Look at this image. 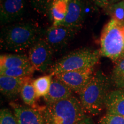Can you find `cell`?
Returning a JSON list of instances; mask_svg holds the SVG:
<instances>
[{
  "label": "cell",
  "instance_id": "obj_1",
  "mask_svg": "<svg viewBox=\"0 0 124 124\" xmlns=\"http://www.w3.org/2000/svg\"><path fill=\"white\" fill-rule=\"evenodd\" d=\"M44 35L42 29L35 23L17 21L3 26L1 29V47L12 52L30 49Z\"/></svg>",
  "mask_w": 124,
  "mask_h": 124
},
{
  "label": "cell",
  "instance_id": "obj_2",
  "mask_svg": "<svg viewBox=\"0 0 124 124\" xmlns=\"http://www.w3.org/2000/svg\"><path fill=\"white\" fill-rule=\"evenodd\" d=\"M80 100L74 96L47 105L42 111L46 124H77L87 118Z\"/></svg>",
  "mask_w": 124,
  "mask_h": 124
},
{
  "label": "cell",
  "instance_id": "obj_3",
  "mask_svg": "<svg viewBox=\"0 0 124 124\" xmlns=\"http://www.w3.org/2000/svg\"><path fill=\"white\" fill-rule=\"evenodd\" d=\"M110 83L108 78L102 71L94 73L89 83L79 94L84 109L93 115L101 111L110 92Z\"/></svg>",
  "mask_w": 124,
  "mask_h": 124
},
{
  "label": "cell",
  "instance_id": "obj_4",
  "mask_svg": "<svg viewBox=\"0 0 124 124\" xmlns=\"http://www.w3.org/2000/svg\"><path fill=\"white\" fill-rule=\"evenodd\" d=\"M100 54L116 62L124 55V23L112 19L105 25L100 37Z\"/></svg>",
  "mask_w": 124,
  "mask_h": 124
},
{
  "label": "cell",
  "instance_id": "obj_5",
  "mask_svg": "<svg viewBox=\"0 0 124 124\" xmlns=\"http://www.w3.org/2000/svg\"><path fill=\"white\" fill-rule=\"evenodd\" d=\"M101 56L100 49L84 48L74 51L56 62L50 69L51 75L94 67Z\"/></svg>",
  "mask_w": 124,
  "mask_h": 124
},
{
  "label": "cell",
  "instance_id": "obj_6",
  "mask_svg": "<svg viewBox=\"0 0 124 124\" xmlns=\"http://www.w3.org/2000/svg\"><path fill=\"white\" fill-rule=\"evenodd\" d=\"M54 51L44 38L40 39L28 52V58L35 70L44 72L51 66Z\"/></svg>",
  "mask_w": 124,
  "mask_h": 124
},
{
  "label": "cell",
  "instance_id": "obj_7",
  "mask_svg": "<svg viewBox=\"0 0 124 124\" xmlns=\"http://www.w3.org/2000/svg\"><path fill=\"white\" fill-rule=\"evenodd\" d=\"M94 74V67L63 72L54 76L72 91L79 93L84 89Z\"/></svg>",
  "mask_w": 124,
  "mask_h": 124
},
{
  "label": "cell",
  "instance_id": "obj_8",
  "mask_svg": "<svg viewBox=\"0 0 124 124\" xmlns=\"http://www.w3.org/2000/svg\"><path fill=\"white\" fill-rule=\"evenodd\" d=\"M78 31L62 25H52L44 32V38L54 51H58L69 44Z\"/></svg>",
  "mask_w": 124,
  "mask_h": 124
},
{
  "label": "cell",
  "instance_id": "obj_9",
  "mask_svg": "<svg viewBox=\"0 0 124 124\" xmlns=\"http://www.w3.org/2000/svg\"><path fill=\"white\" fill-rule=\"evenodd\" d=\"M27 8V0H1V26L17 22L22 19Z\"/></svg>",
  "mask_w": 124,
  "mask_h": 124
},
{
  "label": "cell",
  "instance_id": "obj_10",
  "mask_svg": "<svg viewBox=\"0 0 124 124\" xmlns=\"http://www.w3.org/2000/svg\"><path fill=\"white\" fill-rule=\"evenodd\" d=\"M85 15L86 4L84 0H71L66 17L60 25L79 31L84 22Z\"/></svg>",
  "mask_w": 124,
  "mask_h": 124
},
{
  "label": "cell",
  "instance_id": "obj_11",
  "mask_svg": "<svg viewBox=\"0 0 124 124\" xmlns=\"http://www.w3.org/2000/svg\"><path fill=\"white\" fill-rule=\"evenodd\" d=\"M14 114L18 124H46L42 112L33 108L15 105Z\"/></svg>",
  "mask_w": 124,
  "mask_h": 124
},
{
  "label": "cell",
  "instance_id": "obj_12",
  "mask_svg": "<svg viewBox=\"0 0 124 124\" xmlns=\"http://www.w3.org/2000/svg\"><path fill=\"white\" fill-rule=\"evenodd\" d=\"M30 77L15 78L0 75V90L8 98L16 97L20 94L23 85Z\"/></svg>",
  "mask_w": 124,
  "mask_h": 124
},
{
  "label": "cell",
  "instance_id": "obj_13",
  "mask_svg": "<svg viewBox=\"0 0 124 124\" xmlns=\"http://www.w3.org/2000/svg\"><path fill=\"white\" fill-rule=\"evenodd\" d=\"M73 91L58 79L54 77L48 94L44 97L46 104L49 105L72 97Z\"/></svg>",
  "mask_w": 124,
  "mask_h": 124
},
{
  "label": "cell",
  "instance_id": "obj_14",
  "mask_svg": "<svg viewBox=\"0 0 124 124\" xmlns=\"http://www.w3.org/2000/svg\"><path fill=\"white\" fill-rule=\"evenodd\" d=\"M105 106L107 113L124 117V90L117 89L110 91L107 95Z\"/></svg>",
  "mask_w": 124,
  "mask_h": 124
},
{
  "label": "cell",
  "instance_id": "obj_15",
  "mask_svg": "<svg viewBox=\"0 0 124 124\" xmlns=\"http://www.w3.org/2000/svg\"><path fill=\"white\" fill-rule=\"evenodd\" d=\"M28 56L25 55L6 54L0 56V69L31 66Z\"/></svg>",
  "mask_w": 124,
  "mask_h": 124
},
{
  "label": "cell",
  "instance_id": "obj_16",
  "mask_svg": "<svg viewBox=\"0 0 124 124\" xmlns=\"http://www.w3.org/2000/svg\"><path fill=\"white\" fill-rule=\"evenodd\" d=\"M71 0H57L51 6L49 16L53 21V25H59L64 21Z\"/></svg>",
  "mask_w": 124,
  "mask_h": 124
},
{
  "label": "cell",
  "instance_id": "obj_17",
  "mask_svg": "<svg viewBox=\"0 0 124 124\" xmlns=\"http://www.w3.org/2000/svg\"><path fill=\"white\" fill-rule=\"evenodd\" d=\"M111 80L118 89H124V55L116 62Z\"/></svg>",
  "mask_w": 124,
  "mask_h": 124
},
{
  "label": "cell",
  "instance_id": "obj_18",
  "mask_svg": "<svg viewBox=\"0 0 124 124\" xmlns=\"http://www.w3.org/2000/svg\"><path fill=\"white\" fill-rule=\"evenodd\" d=\"M52 75H44L38 78L33 81L37 98L44 97L48 93L52 82Z\"/></svg>",
  "mask_w": 124,
  "mask_h": 124
},
{
  "label": "cell",
  "instance_id": "obj_19",
  "mask_svg": "<svg viewBox=\"0 0 124 124\" xmlns=\"http://www.w3.org/2000/svg\"><path fill=\"white\" fill-rule=\"evenodd\" d=\"M22 100L26 105L33 106L36 100V94L33 85V81L29 78L23 85L20 93Z\"/></svg>",
  "mask_w": 124,
  "mask_h": 124
},
{
  "label": "cell",
  "instance_id": "obj_20",
  "mask_svg": "<svg viewBox=\"0 0 124 124\" xmlns=\"http://www.w3.org/2000/svg\"><path fill=\"white\" fill-rule=\"evenodd\" d=\"M35 69L32 65L10 69H0V75L15 78H23L30 77L35 72Z\"/></svg>",
  "mask_w": 124,
  "mask_h": 124
},
{
  "label": "cell",
  "instance_id": "obj_21",
  "mask_svg": "<svg viewBox=\"0 0 124 124\" xmlns=\"http://www.w3.org/2000/svg\"><path fill=\"white\" fill-rule=\"evenodd\" d=\"M105 12L112 19L121 23H124V1H120L105 8Z\"/></svg>",
  "mask_w": 124,
  "mask_h": 124
},
{
  "label": "cell",
  "instance_id": "obj_22",
  "mask_svg": "<svg viewBox=\"0 0 124 124\" xmlns=\"http://www.w3.org/2000/svg\"><path fill=\"white\" fill-rule=\"evenodd\" d=\"M32 8L38 13L44 16L49 15L53 0H29Z\"/></svg>",
  "mask_w": 124,
  "mask_h": 124
},
{
  "label": "cell",
  "instance_id": "obj_23",
  "mask_svg": "<svg viewBox=\"0 0 124 124\" xmlns=\"http://www.w3.org/2000/svg\"><path fill=\"white\" fill-rule=\"evenodd\" d=\"M0 124H18L15 114L8 108H3L0 111Z\"/></svg>",
  "mask_w": 124,
  "mask_h": 124
},
{
  "label": "cell",
  "instance_id": "obj_24",
  "mask_svg": "<svg viewBox=\"0 0 124 124\" xmlns=\"http://www.w3.org/2000/svg\"><path fill=\"white\" fill-rule=\"evenodd\" d=\"M100 124H124V117L107 113L101 119Z\"/></svg>",
  "mask_w": 124,
  "mask_h": 124
},
{
  "label": "cell",
  "instance_id": "obj_25",
  "mask_svg": "<svg viewBox=\"0 0 124 124\" xmlns=\"http://www.w3.org/2000/svg\"><path fill=\"white\" fill-rule=\"evenodd\" d=\"M91 1L97 7L105 8L119 2L121 0H91Z\"/></svg>",
  "mask_w": 124,
  "mask_h": 124
},
{
  "label": "cell",
  "instance_id": "obj_26",
  "mask_svg": "<svg viewBox=\"0 0 124 124\" xmlns=\"http://www.w3.org/2000/svg\"><path fill=\"white\" fill-rule=\"evenodd\" d=\"M77 124H92V123H91L90 119L89 118H87L86 120L83 121L82 122H79V123H78Z\"/></svg>",
  "mask_w": 124,
  "mask_h": 124
},
{
  "label": "cell",
  "instance_id": "obj_27",
  "mask_svg": "<svg viewBox=\"0 0 124 124\" xmlns=\"http://www.w3.org/2000/svg\"><path fill=\"white\" fill-rule=\"evenodd\" d=\"M57 1V0H53V2H55V1ZM53 3V2H52Z\"/></svg>",
  "mask_w": 124,
  "mask_h": 124
},
{
  "label": "cell",
  "instance_id": "obj_28",
  "mask_svg": "<svg viewBox=\"0 0 124 124\" xmlns=\"http://www.w3.org/2000/svg\"><path fill=\"white\" fill-rule=\"evenodd\" d=\"M123 1H124V0H123Z\"/></svg>",
  "mask_w": 124,
  "mask_h": 124
}]
</instances>
